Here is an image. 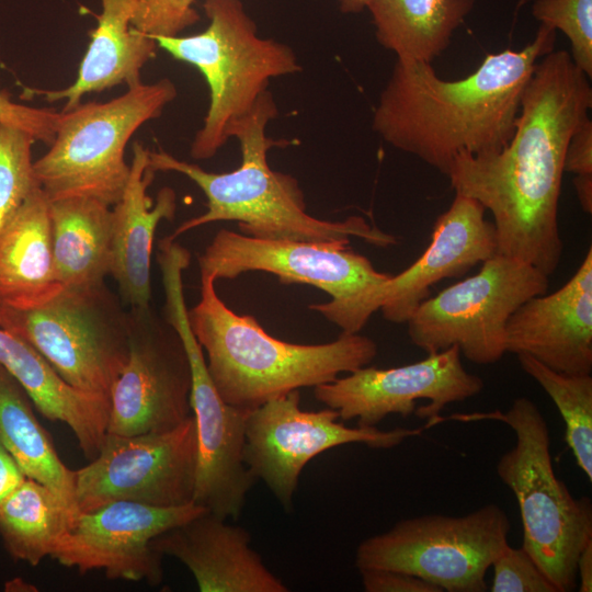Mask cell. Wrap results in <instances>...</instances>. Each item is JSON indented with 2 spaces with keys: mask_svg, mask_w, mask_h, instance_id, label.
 Wrapping results in <instances>:
<instances>
[{
  "mask_svg": "<svg viewBox=\"0 0 592 592\" xmlns=\"http://www.w3.org/2000/svg\"><path fill=\"white\" fill-rule=\"evenodd\" d=\"M588 79L567 50L543 56L524 88L509 143L493 152L458 153L446 174L455 194L491 212L497 253L547 276L562 255L557 216L565 155L592 107Z\"/></svg>",
  "mask_w": 592,
  "mask_h": 592,
  "instance_id": "6da1fadb",
  "label": "cell"
},
{
  "mask_svg": "<svg viewBox=\"0 0 592 592\" xmlns=\"http://www.w3.org/2000/svg\"><path fill=\"white\" fill-rule=\"evenodd\" d=\"M557 31L540 24L520 50L486 56L459 80H443L431 62L397 58L373 116L389 145L447 174L455 156L502 149L512 138L521 98L537 61L554 50Z\"/></svg>",
  "mask_w": 592,
  "mask_h": 592,
  "instance_id": "7a4b0ae2",
  "label": "cell"
},
{
  "mask_svg": "<svg viewBox=\"0 0 592 592\" xmlns=\"http://www.w3.org/2000/svg\"><path fill=\"white\" fill-rule=\"evenodd\" d=\"M277 115V106L267 90L253 109L238 119L229 135L240 143L241 161L229 172H209L180 160L160 149L149 152L155 171H173L193 181L205 194L204 214L182 223L170 236L177 239L194 228L221 220L238 221L241 234L260 239L330 242L349 246L351 237L369 244H397L394 235L384 232L361 216L329 221L309 215L297 180L274 171L267 151L278 143L267 138V123Z\"/></svg>",
  "mask_w": 592,
  "mask_h": 592,
  "instance_id": "3957f363",
  "label": "cell"
},
{
  "mask_svg": "<svg viewBox=\"0 0 592 592\" xmlns=\"http://www.w3.org/2000/svg\"><path fill=\"white\" fill-rule=\"evenodd\" d=\"M215 282L201 274V298L187 316L206 352L212 382L230 406L251 411L289 391L332 382L377 355L376 342L358 333H341L322 344L276 339L253 316L231 310L216 293Z\"/></svg>",
  "mask_w": 592,
  "mask_h": 592,
  "instance_id": "277c9868",
  "label": "cell"
},
{
  "mask_svg": "<svg viewBox=\"0 0 592 592\" xmlns=\"http://www.w3.org/2000/svg\"><path fill=\"white\" fill-rule=\"evenodd\" d=\"M494 420L515 434L514 446L501 455L496 469L519 504L522 547L532 556L558 592L577 588V561L592 540V505L576 499L557 478L550 455L548 425L531 399L519 397L505 410L457 413L440 422Z\"/></svg>",
  "mask_w": 592,
  "mask_h": 592,
  "instance_id": "5b68a950",
  "label": "cell"
},
{
  "mask_svg": "<svg viewBox=\"0 0 592 592\" xmlns=\"http://www.w3.org/2000/svg\"><path fill=\"white\" fill-rule=\"evenodd\" d=\"M203 9L209 20L203 32L153 38L173 58L197 68L208 84L209 106L190 150L196 160L217 153L271 79L301 69L289 46L258 35L241 0H205Z\"/></svg>",
  "mask_w": 592,
  "mask_h": 592,
  "instance_id": "8992f818",
  "label": "cell"
},
{
  "mask_svg": "<svg viewBox=\"0 0 592 592\" xmlns=\"http://www.w3.org/2000/svg\"><path fill=\"white\" fill-rule=\"evenodd\" d=\"M175 96L174 83L164 78L128 87L104 103H80L60 112L53 144L33 164L47 200L87 196L111 207L116 204L129 175L130 164L124 159L129 138Z\"/></svg>",
  "mask_w": 592,
  "mask_h": 592,
  "instance_id": "52a82bcc",
  "label": "cell"
},
{
  "mask_svg": "<svg viewBox=\"0 0 592 592\" xmlns=\"http://www.w3.org/2000/svg\"><path fill=\"white\" fill-rule=\"evenodd\" d=\"M201 274L232 280L247 272L274 274L282 283H301L326 292L330 301L309 309L338 326L342 333H358L380 309L390 275L377 271L364 255L344 244L260 239L220 229L198 255Z\"/></svg>",
  "mask_w": 592,
  "mask_h": 592,
  "instance_id": "ba28073f",
  "label": "cell"
},
{
  "mask_svg": "<svg viewBox=\"0 0 592 592\" xmlns=\"http://www.w3.org/2000/svg\"><path fill=\"white\" fill-rule=\"evenodd\" d=\"M0 327L34 348L72 387L110 398L129 351V314L105 284L64 288L43 306H0Z\"/></svg>",
  "mask_w": 592,
  "mask_h": 592,
  "instance_id": "9c48e42d",
  "label": "cell"
},
{
  "mask_svg": "<svg viewBox=\"0 0 592 592\" xmlns=\"http://www.w3.org/2000/svg\"><path fill=\"white\" fill-rule=\"evenodd\" d=\"M511 523L497 504L468 514H428L399 521L361 542L355 566L418 577L447 592H485L486 573L509 545Z\"/></svg>",
  "mask_w": 592,
  "mask_h": 592,
  "instance_id": "30bf717a",
  "label": "cell"
},
{
  "mask_svg": "<svg viewBox=\"0 0 592 592\" xmlns=\"http://www.w3.org/2000/svg\"><path fill=\"white\" fill-rule=\"evenodd\" d=\"M547 287L535 266L494 253L475 275L421 301L406 322L409 339L428 354L457 345L470 362L496 363L506 353L511 315Z\"/></svg>",
  "mask_w": 592,
  "mask_h": 592,
  "instance_id": "8fae6325",
  "label": "cell"
},
{
  "mask_svg": "<svg viewBox=\"0 0 592 592\" xmlns=\"http://www.w3.org/2000/svg\"><path fill=\"white\" fill-rule=\"evenodd\" d=\"M196 464L193 415L163 432L106 433L99 454L73 470L75 500L81 512L114 501L185 505L193 502Z\"/></svg>",
  "mask_w": 592,
  "mask_h": 592,
  "instance_id": "7c38bea8",
  "label": "cell"
},
{
  "mask_svg": "<svg viewBox=\"0 0 592 592\" xmlns=\"http://www.w3.org/2000/svg\"><path fill=\"white\" fill-rule=\"evenodd\" d=\"M339 413L326 408L300 409L298 390L270 399L249 411L246 421L243 460L254 478L261 479L283 508L292 509L293 497L305 466L319 454L350 443L371 448H394L420 435L424 426H346Z\"/></svg>",
  "mask_w": 592,
  "mask_h": 592,
  "instance_id": "4fadbf2b",
  "label": "cell"
},
{
  "mask_svg": "<svg viewBox=\"0 0 592 592\" xmlns=\"http://www.w3.org/2000/svg\"><path fill=\"white\" fill-rule=\"evenodd\" d=\"M187 312L182 291L166 294L162 316L180 335L192 372L190 403L197 439L193 503L226 520H238L257 481L243 460L249 411L226 403L217 392Z\"/></svg>",
  "mask_w": 592,
  "mask_h": 592,
  "instance_id": "5bb4252c",
  "label": "cell"
},
{
  "mask_svg": "<svg viewBox=\"0 0 592 592\" xmlns=\"http://www.w3.org/2000/svg\"><path fill=\"white\" fill-rule=\"evenodd\" d=\"M127 361L110 391L106 433L171 430L192 415V372L177 331L150 305L129 308Z\"/></svg>",
  "mask_w": 592,
  "mask_h": 592,
  "instance_id": "9a60e30c",
  "label": "cell"
},
{
  "mask_svg": "<svg viewBox=\"0 0 592 592\" xmlns=\"http://www.w3.org/2000/svg\"><path fill=\"white\" fill-rule=\"evenodd\" d=\"M457 345L428 354L419 362L390 368L363 366L314 387L315 398L360 426H376L387 415L414 413L436 424L442 410L478 395L483 380L468 373Z\"/></svg>",
  "mask_w": 592,
  "mask_h": 592,
  "instance_id": "2e32d148",
  "label": "cell"
},
{
  "mask_svg": "<svg viewBox=\"0 0 592 592\" xmlns=\"http://www.w3.org/2000/svg\"><path fill=\"white\" fill-rule=\"evenodd\" d=\"M205 511L193 502L155 506L133 501L80 511L49 557L80 573L101 570L111 580L157 585L163 578L162 556L151 548V542Z\"/></svg>",
  "mask_w": 592,
  "mask_h": 592,
  "instance_id": "e0dca14e",
  "label": "cell"
},
{
  "mask_svg": "<svg viewBox=\"0 0 592 592\" xmlns=\"http://www.w3.org/2000/svg\"><path fill=\"white\" fill-rule=\"evenodd\" d=\"M505 350L574 375L592 371V249L576 273L549 295L524 301L509 318Z\"/></svg>",
  "mask_w": 592,
  "mask_h": 592,
  "instance_id": "ac0fdd59",
  "label": "cell"
},
{
  "mask_svg": "<svg viewBox=\"0 0 592 592\" xmlns=\"http://www.w3.org/2000/svg\"><path fill=\"white\" fill-rule=\"evenodd\" d=\"M485 212L476 200L455 194L437 217L425 251L386 283L379 309L386 320L406 323L434 284L462 276L497 253L496 228Z\"/></svg>",
  "mask_w": 592,
  "mask_h": 592,
  "instance_id": "d6986e66",
  "label": "cell"
},
{
  "mask_svg": "<svg viewBox=\"0 0 592 592\" xmlns=\"http://www.w3.org/2000/svg\"><path fill=\"white\" fill-rule=\"evenodd\" d=\"M250 542L246 528L205 511L157 536L151 548L181 561L202 592H287Z\"/></svg>",
  "mask_w": 592,
  "mask_h": 592,
  "instance_id": "ffe728a7",
  "label": "cell"
},
{
  "mask_svg": "<svg viewBox=\"0 0 592 592\" xmlns=\"http://www.w3.org/2000/svg\"><path fill=\"white\" fill-rule=\"evenodd\" d=\"M149 152L141 143L133 145L126 186L119 201L111 207L110 275L118 286L121 299L129 308L150 305V269L156 229L161 220H172L177 210L173 189L162 187L156 202L147 194L156 173L149 167Z\"/></svg>",
  "mask_w": 592,
  "mask_h": 592,
  "instance_id": "44dd1931",
  "label": "cell"
},
{
  "mask_svg": "<svg viewBox=\"0 0 592 592\" xmlns=\"http://www.w3.org/2000/svg\"><path fill=\"white\" fill-rule=\"evenodd\" d=\"M138 1L101 0L98 26L90 32L91 41L76 81L60 90L25 89V93L42 95L48 102L66 100L61 112H67L79 105L88 93L123 83L127 87L140 83L143 66L155 57L159 47L152 37L132 25Z\"/></svg>",
  "mask_w": 592,
  "mask_h": 592,
  "instance_id": "7402d4cb",
  "label": "cell"
},
{
  "mask_svg": "<svg viewBox=\"0 0 592 592\" xmlns=\"http://www.w3.org/2000/svg\"><path fill=\"white\" fill-rule=\"evenodd\" d=\"M62 289L54 261L49 201L38 187L0 228V306L36 308Z\"/></svg>",
  "mask_w": 592,
  "mask_h": 592,
  "instance_id": "603a6c76",
  "label": "cell"
},
{
  "mask_svg": "<svg viewBox=\"0 0 592 592\" xmlns=\"http://www.w3.org/2000/svg\"><path fill=\"white\" fill-rule=\"evenodd\" d=\"M0 364L45 418L70 428L87 459L99 454L106 435L109 397L72 387L34 348L1 327Z\"/></svg>",
  "mask_w": 592,
  "mask_h": 592,
  "instance_id": "cb8c5ba5",
  "label": "cell"
},
{
  "mask_svg": "<svg viewBox=\"0 0 592 592\" xmlns=\"http://www.w3.org/2000/svg\"><path fill=\"white\" fill-rule=\"evenodd\" d=\"M55 266L62 288L105 284L112 259L111 206L87 196L49 201Z\"/></svg>",
  "mask_w": 592,
  "mask_h": 592,
  "instance_id": "d4e9b609",
  "label": "cell"
},
{
  "mask_svg": "<svg viewBox=\"0 0 592 592\" xmlns=\"http://www.w3.org/2000/svg\"><path fill=\"white\" fill-rule=\"evenodd\" d=\"M476 0H372L378 43L396 54L431 62L449 45L454 31L474 9Z\"/></svg>",
  "mask_w": 592,
  "mask_h": 592,
  "instance_id": "484cf974",
  "label": "cell"
},
{
  "mask_svg": "<svg viewBox=\"0 0 592 592\" xmlns=\"http://www.w3.org/2000/svg\"><path fill=\"white\" fill-rule=\"evenodd\" d=\"M0 440L27 478L47 486L78 509L73 470L60 459L49 434L36 419L25 390L1 364Z\"/></svg>",
  "mask_w": 592,
  "mask_h": 592,
  "instance_id": "4316f807",
  "label": "cell"
},
{
  "mask_svg": "<svg viewBox=\"0 0 592 592\" xmlns=\"http://www.w3.org/2000/svg\"><path fill=\"white\" fill-rule=\"evenodd\" d=\"M80 511L47 486L27 478L0 504V536L14 560L37 566Z\"/></svg>",
  "mask_w": 592,
  "mask_h": 592,
  "instance_id": "83f0119b",
  "label": "cell"
},
{
  "mask_svg": "<svg viewBox=\"0 0 592 592\" xmlns=\"http://www.w3.org/2000/svg\"><path fill=\"white\" fill-rule=\"evenodd\" d=\"M522 369L551 398L566 423V441L577 465L592 481V377L554 371L527 354H516Z\"/></svg>",
  "mask_w": 592,
  "mask_h": 592,
  "instance_id": "f1b7e54d",
  "label": "cell"
},
{
  "mask_svg": "<svg viewBox=\"0 0 592 592\" xmlns=\"http://www.w3.org/2000/svg\"><path fill=\"white\" fill-rule=\"evenodd\" d=\"M35 141L29 132L0 122V228L41 187L32 161Z\"/></svg>",
  "mask_w": 592,
  "mask_h": 592,
  "instance_id": "f546056e",
  "label": "cell"
},
{
  "mask_svg": "<svg viewBox=\"0 0 592 592\" xmlns=\"http://www.w3.org/2000/svg\"><path fill=\"white\" fill-rule=\"evenodd\" d=\"M533 16L569 39L574 65L592 77V0H535Z\"/></svg>",
  "mask_w": 592,
  "mask_h": 592,
  "instance_id": "4dcf8cb0",
  "label": "cell"
},
{
  "mask_svg": "<svg viewBox=\"0 0 592 592\" xmlns=\"http://www.w3.org/2000/svg\"><path fill=\"white\" fill-rule=\"evenodd\" d=\"M492 592H558L532 556L508 545L493 560Z\"/></svg>",
  "mask_w": 592,
  "mask_h": 592,
  "instance_id": "1f68e13d",
  "label": "cell"
},
{
  "mask_svg": "<svg viewBox=\"0 0 592 592\" xmlns=\"http://www.w3.org/2000/svg\"><path fill=\"white\" fill-rule=\"evenodd\" d=\"M194 1L139 0L132 25L152 38L178 36L200 20V14L193 8Z\"/></svg>",
  "mask_w": 592,
  "mask_h": 592,
  "instance_id": "d6a6232c",
  "label": "cell"
},
{
  "mask_svg": "<svg viewBox=\"0 0 592 592\" xmlns=\"http://www.w3.org/2000/svg\"><path fill=\"white\" fill-rule=\"evenodd\" d=\"M60 112L37 109L11 100L7 91H0V122L29 132L35 140L50 146L55 139Z\"/></svg>",
  "mask_w": 592,
  "mask_h": 592,
  "instance_id": "836d02e7",
  "label": "cell"
},
{
  "mask_svg": "<svg viewBox=\"0 0 592 592\" xmlns=\"http://www.w3.org/2000/svg\"><path fill=\"white\" fill-rule=\"evenodd\" d=\"M366 592H443L440 588L409 573L388 569H361Z\"/></svg>",
  "mask_w": 592,
  "mask_h": 592,
  "instance_id": "e575fe53",
  "label": "cell"
},
{
  "mask_svg": "<svg viewBox=\"0 0 592 592\" xmlns=\"http://www.w3.org/2000/svg\"><path fill=\"white\" fill-rule=\"evenodd\" d=\"M565 171L592 177V122L585 118L572 133L565 155Z\"/></svg>",
  "mask_w": 592,
  "mask_h": 592,
  "instance_id": "d590c367",
  "label": "cell"
},
{
  "mask_svg": "<svg viewBox=\"0 0 592 592\" xmlns=\"http://www.w3.org/2000/svg\"><path fill=\"white\" fill-rule=\"evenodd\" d=\"M26 479V475L0 440V504Z\"/></svg>",
  "mask_w": 592,
  "mask_h": 592,
  "instance_id": "8d00e7d4",
  "label": "cell"
},
{
  "mask_svg": "<svg viewBox=\"0 0 592 592\" xmlns=\"http://www.w3.org/2000/svg\"><path fill=\"white\" fill-rule=\"evenodd\" d=\"M577 584L580 592L592 591V540L581 550L577 561Z\"/></svg>",
  "mask_w": 592,
  "mask_h": 592,
  "instance_id": "74e56055",
  "label": "cell"
},
{
  "mask_svg": "<svg viewBox=\"0 0 592 592\" xmlns=\"http://www.w3.org/2000/svg\"><path fill=\"white\" fill-rule=\"evenodd\" d=\"M573 185L582 209L591 214L592 212V177H574Z\"/></svg>",
  "mask_w": 592,
  "mask_h": 592,
  "instance_id": "f35d334b",
  "label": "cell"
},
{
  "mask_svg": "<svg viewBox=\"0 0 592 592\" xmlns=\"http://www.w3.org/2000/svg\"><path fill=\"white\" fill-rule=\"evenodd\" d=\"M343 13H360L368 7L372 0H338Z\"/></svg>",
  "mask_w": 592,
  "mask_h": 592,
  "instance_id": "ab89813d",
  "label": "cell"
}]
</instances>
